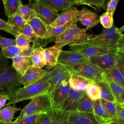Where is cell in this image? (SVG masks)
Instances as JSON below:
<instances>
[{
  "instance_id": "obj_40",
  "label": "cell",
  "mask_w": 124,
  "mask_h": 124,
  "mask_svg": "<svg viewBox=\"0 0 124 124\" xmlns=\"http://www.w3.org/2000/svg\"><path fill=\"white\" fill-rule=\"evenodd\" d=\"M115 66L124 76V50H118L116 52Z\"/></svg>"
},
{
  "instance_id": "obj_26",
  "label": "cell",
  "mask_w": 124,
  "mask_h": 124,
  "mask_svg": "<svg viewBox=\"0 0 124 124\" xmlns=\"http://www.w3.org/2000/svg\"><path fill=\"white\" fill-rule=\"evenodd\" d=\"M7 23L12 30L13 35L16 37L20 33V31L26 23V21L21 16L16 14L8 17Z\"/></svg>"
},
{
  "instance_id": "obj_16",
  "label": "cell",
  "mask_w": 124,
  "mask_h": 124,
  "mask_svg": "<svg viewBox=\"0 0 124 124\" xmlns=\"http://www.w3.org/2000/svg\"><path fill=\"white\" fill-rule=\"evenodd\" d=\"M85 91H76L70 88L69 94L64 102L61 111L62 112H71L77 110L78 102Z\"/></svg>"
},
{
  "instance_id": "obj_27",
  "label": "cell",
  "mask_w": 124,
  "mask_h": 124,
  "mask_svg": "<svg viewBox=\"0 0 124 124\" xmlns=\"http://www.w3.org/2000/svg\"><path fill=\"white\" fill-rule=\"evenodd\" d=\"M43 49L41 46L33 48L30 57L31 64L41 68L46 65L43 54Z\"/></svg>"
},
{
  "instance_id": "obj_20",
  "label": "cell",
  "mask_w": 124,
  "mask_h": 124,
  "mask_svg": "<svg viewBox=\"0 0 124 124\" xmlns=\"http://www.w3.org/2000/svg\"><path fill=\"white\" fill-rule=\"evenodd\" d=\"M78 21V17H76L64 25L58 26L52 28L48 25V30L45 36V39H47L49 43L52 41L54 42L55 39L57 36L62 34L70 28L77 25Z\"/></svg>"
},
{
  "instance_id": "obj_10",
  "label": "cell",
  "mask_w": 124,
  "mask_h": 124,
  "mask_svg": "<svg viewBox=\"0 0 124 124\" xmlns=\"http://www.w3.org/2000/svg\"><path fill=\"white\" fill-rule=\"evenodd\" d=\"M50 73L49 89L48 93H50L62 81L69 79L72 73L66 66L58 62L54 66L48 68Z\"/></svg>"
},
{
  "instance_id": "obj_38",
  "label": "cell",
  "mask_w": 124,
  "mask_h": 124,
  "mask_svg": "<svg viewBox=\"0 0 124 124\" xmlns=\"http://www.w3.org/2000/svg\"><path fill=\"white\" fill-rule=\"evenodd\" d=\"M87 95L93 100L100 99L99 89L96 83H90L85 90Z\"/></svg>"
},
{
  "instance_id": "obj_48",
  "label": "cell",
  "mask_w": 124,
  "mask_h": 124,
  "mask_svg": "<svg viewBox=\"0 0 124 124\" xmlns=\"http://www.w3.org/2000/svg\"><path fill=\"white\" fill-rule=\"evenodd\" d=\"M10 98L6 95L0 94V109L2 108L6 104V101L9 100Z\"/></svg>"
},
{
  "instance_id": "obj_6",
  "label": "cell",
  "mask_w": 124,
  "mask_h": 124,
  "mask_svg": "<svg viewBox=\"0 0 124 124\" xmlns=\"http://www.w3.org/2000/svg\"><path fill=\"white\" fill-rule=\"evenodd\" d=\"M66 67L70 70L72 74L79 75L92 82L96 84L103 81L104 71L92 64L89 59L86 62Z\"/></svg>"
},
{
  "instance_id": "obj_31",
  "label": "cell",
  "mask_w": 124,
  "mask_h": 124,
  "mask_svg": "<svg viewBox=\"0 0 124 124\" xmlns=\"http://www.w3.org/2000/svg\"><path fill=\"white\" fill-rule=\"evenodd\" d=\"M99 89L100 99L108 101L115 102V99L107 83L103 80L102 82L96 83Z\"/></svg>"
},
{
  "instance_id": "obj_41",
  "label": "cell",
  "mask_w": 124,
  "mask_h": 124,
  "mask_svg": "<svg viewBox=\"0 0 124 124\" xmlns=\"http://www.w3.org/2000/svg\"><path fill=\"white\" fill-rule=\"evenodd\" d=\"M16 44L17 46L21 48L29 47L30 45V40L23 33H20L16 37Z\"/></svg>"
},
{
  "instance_id": "obj_50",
  "label": "cell",
  "mask_w": 124,
  "mask_h": 124,
  "mask_svg": "<svg viewBox=\"0 0 124 124\" xmlns=\"http://www.w3.org/2000/svg\"><path fill=\"white\" fill-rule=\"evenodd\" d=\"M35 0H28V1L30 2V3H31L32 1H35Z\"/></svg>"
},
{
  "instance_id": "obj_33",
  "label": "cell",
  "mask_w": 124,
  "mask_h": 124,
  "mask_svg": "<svg viewBox=\"0 0 124 124\" xmlns=\"http://www.w3.org/2000/svg\"><path fill=\"white\" fill-rule=\"evenodd\" d=\"M47 113L51 118V124H67V118L69 113L56 111L52 109L50 110Z\"/></svg>"
},
{
  "instance_id": "obj_51",
  "label": "cell",
  "mask_w": 124,
  "mask_h": 124,
  "mask_svg": "<svg viewBox=\"0 0 124 124\" xmlns=\"http://www.w3.org/2000/svg\"><path fill=\"white\" fill-rule=\"evenodd\" d=\"M2 0V1H3V3H4V2H5V0Z\"/></svg>"
},
{
  "instance_id": "obj_18",
  "label": "cell",
  "mask_w": 124,
  "mask_h": 124,
  "mask_svg": "<svg viewBox=\"0 0 124 124\" xmlns=\"http://www.w3.org/2000/svg\"><path fill=\"white\" fill-rule=\"evenodd\" d=\"M62 47L55 44L53 46L43 49V52L46 64V69L51 68L56 65Z\"/></svg>"
},
{
  "instance_id": "obj_37",
  "label": "cell",
  "mask_w": 124,
  "mask_h": 124,
  "mask_svg": "<svg viewBox=\"0 0 124 124\" xmlns=\"http://www.w3.org/2000/svg\"><path fill=\"white\" fill-rule=\"evenodd\" d=\"M104 72L107 76L113 81L124 87V76L122 75L119 70L115 66Z\"/></svg>"
},
{
  "instance_id": "obj_25",
  "label": "cell",
  "mask_w": 124,
  "mask_h": 124,
  "mask_svg": "<svg viewBox=\"0 0 124 124\" xmlns=\"http://www.w3.org/2000/svg\"><path fill=\"white\" fill-rule=\"evenodd\" d=\"M71 89L78 91H85L88 85L92 82L77 74H72L68 79Z\"/></svg>"
},
{
  "instance_id": "obj_23",
  "label": "cell",
  "mask_w": 124,
  "mask_h": 124,
  "mask_svg": "<svg viewBox=\"0 0 124 124\" xmlns=\"http://www.w3.org/2000/svg\"><path fill=\"white\" fill-rule=\"evenodd\" d=\"M26 22L31 27L35 33L40 38L45 39L48 25L36 16L29 18Z\"/></svg>"
},
{
  "instance_id": "obj_30",
  "label": "cell",
  "mask_w": 124,
  "mask_h": 124,
  "mask_svg": "<svg viewBox=\"0 0 124 124\" xmlns=\"http://www.w3.org/2000/svg\"><path fill=\"white\" fill-rule=\"evenodd\" d=\"M3 4L5 13L8 17L16 15L22 4L21 0H6Z\"/></svg>"
},
{
  "instance_id": "obj_28",
  "label": "cell",
  "mask_w": 124,
  "mask_h": 124,
  "mask_svg": "<svg viewBox=\"0 0 124 124\" xmlns=\"http://www.w3.org/2000/svg\"><path fill=\"white\" fill-rule=\"evenodd\" d=\"M79 112L93 113V101L85 92L80 98L77 105V110Z\"/></svg>"
},
{
  "instance_id": "obj_19",
  "label": "cell",
  "mask_w": 124,
  "mask_h": 124,
  "mask_svg": "<svg viewBox=\"0 0 124 124\" xmlns=\"http://www.w3.org/2000/svg\"><path fill=\"white\" fill-rule=\"evenodd\" d=\"M79 10L76 7L71 6L59 14L57 18L49 26L51 27H55L58 26L64 25L67 22L77 17Z\"/></svg>"
},
{
  "instance_id": "obj_24",
  "label": "cell",
  "mask_w": 124,
  "mask_h": 124,
  "mask_svg": "<svg viewBox=\"0 0 124 124\" xmlns=\"http://www.w3.org/2000/svg\"><path fill=\"white\" fill-rule=\"evenodd\" d=\"M12 59V65L19 75L23 74L28 67L31 64L30 57L23 55L16 56Z\"/></svg>"
},
{
  "instance_id": "obj_46",
  "label": "cell",
  "mask_w": 124,
  "mask_h": 124,
  "mask_svg": "<svg viewBox=\"0 0 124 124\" xmlns=\"http://www.w3.org/2000/svg\"><path fill=\"white\" fill-rule=\"evenodd\" d=\"M119 0H109L107 4V12L113 15Z\"/></svg>"
},
{
  "instance_id": "obj_29",
  "label": "cell",
  "mask_w": 124,
  "mask_h": 124,
  "mask_svg": "<svg viewBox=\"0 0 124 124\" xmlns=\"http://www.w3.org/2000/svg\"><path fill=\"white\" fill-rule=\"evenodd\" d=\"M20 108H17L15 105L6 106L0 109V121L12 123L15 114L18 111L21 110Z\"/></svg>"
},
{
  "instance_id": "obj_52",
  "label": "cell",
  "mask_w": 124,
  "mask_h": 124,
  "mask_svg": "<svg viewBox=\"0 0 124 124\" xmlns=\"http://www.w3.org/2000/svg\"><path fill=\"white\" fill-rule=\"evenodd\" d=\"M77 0V2H78V0Z\"/></svg>"
},
{
  "instance_id": "obj_8",
  "label": "cell",
  "mask_w": 124,
  "mask_h": 124,
  "mask_svg": "<svg viewBox=\"0 0 124 124\" xmlns=\"http://www.w3.org/2000/svg\"><path fill=\"white\" fill-rule=\"evenodd\" d=\"M69 48L70 50L78 53L88 59L104 54L109 51H117L108 48L96 46L85 42L78 45L70 46Z\"/></svg>"
},
{
  "instance_id": "obj_47",
  "label": "cell",
  "mask_w": 124,
  "mask_h": 124,
  "mask_svg": "<svg viewBox=\"0 0 124 124\" xmlns=\"http://www.w3.org/2000/svg\"><path fill=\"white\" fill-rule=\"evenodd\" d=\"M0 30L13 34L12 30L7 22L0 18Z\"/></svg>"
},
{
  "instance_id": "obj_22",
  "label": "cell",
  "mask_w": 124,
  "mask_h": 124,
  "mask_svg": "<svg viewBox=\"0 0 124 124\" xmlns=\"http://www.w3.org/2000/svg\"><path fill=\"white\" fill-rule=\"evenodd\" d=\"M33 49V47L31 46L27 47L21 48L16 45H12L1 48V52L7 58L12 59L20 55L30 57Z\"/></svg>"
},
{
  "instance_id": "obj_44",
  "label": "cell",
  "mask_w": 124,
  "mask_h": 124,
  "mask_svg": "<svg viewBox=\"0 0 124 124\" xmlns=\"http://www.w3.org/2000/svg\"><path fill=\"white\" fill-rule=\"evenodd\" d=\"M35 124H51V119L47 113H41L38 115Z\"/></svg>"
},
{
  "instance_id": "obj_45",
  "label": "cell",
  "mask_w": 124,
  "mask_h": 124,
  "mask_svg": "<svg viewBox=\"0 0 124 124\" xmlns=\"http://www.w3.org/2000/svg\"><path fill=\"white\" fill-rule=\"evenodd\" d=\"M12 45H16L15 39L3 37L0 35V48Z\"/></svg>"
},
{
  "instance_id": "obj_5",
  "label": "cell",
  "mask_w": 124,
  "mask_h": 124,
  "mask_svg": "<svg viewBox=\"0 0 124 124\" xmlns=\"http://www.w3.org/2000/svg\"><path fill=\"white\" fill-rule=\"evenodd\" d=\"M31 100L22 109L16 120H20L28 115L47 112L52 109L50 96L48 93L37 96Z\"/></svg>"
},
{
  "instance_id": "obj_11",
  "label": "cell",
  "mask_w": 124,
  "mask_h": 124,
  "mask_svg": "<svg viewBox=\"0 0 124 124\" xmlns=\"http://www.w3.org/2000/svg\"><path fill=\"white\" fill-rule=\"evenodd\" d=\"M46 73V69L31 64L28 67L23 74L19 76L18 81L23 87H25L36 82Z\"/></svg>"
},
{
  "instance_id": "obj_15",
  "label": "cell",
  "mask_w": 124,
  "mask_h": 124,
  "mask_svg": "<svg viewBox=\"0 0 124 124\" xmlns=\"http://www.w3.org/2000/svg\"><path fill=\"white\" fill-rule=\"evenodd\" d=\"M36 16L41 19L47 25H49L58 16V12L56 10L43 5L32 3Z\"/></svg>"
},
{
  "instance_id": "obj_21",
  "label": "cell",
  "mask_w": 124,
  "mask_h": 124,
  "mask_svg": "<svg viewBox=\"0 0 124 124\" xmlns=\"http://www.w3.org/2000/svg\"><path fill=\"white\" fill-rule=\"evenodd\" d=\"M103 80L105 81L108 84L114 96L115 102L124 105V87L107 76L105 72Z\"/></svg>"
},
{
  "instance_id": "obj_14",
  "label": "cell",
  "mask_w": 124,
  "mask_h": 124,
  "mask_svg": "<svg viewBox=\"0 0 124 124\" xmlns=\"http://www.w3.org/2000/svg\"><path fill=\"white\" fill-rule=\"evenodd\" d=\"M78 20L88 31L96 26L99 23V16L94 12L84 7L79 11L78 15Z\"/></svg>"
},
{
  "instance_id": "obj_3",
  "label": "cell",
  "mask_w": 124,
  "mask_h": 124,
  "mask_svg": "<svg viewBox=\"0 0 124 124\" xmlns=\"http://www.w3.org/2000/svg\"><path fill=\"white\" fill-rule=\"evenodd\" d=\"M46 73L36 82L20 88L9 100L5 105L9 106L26 100L31 99L35 97L48 92L50 84V73L48 69H45Z\"/></svg>"
},
{
  "instance_id": "obj_49",
  "label": "cell",
  "mask_w": 124,
  "mask_h": 124,
  "mask_svg": "<svg viewBox=\"0 0 124 124\" xmlns=\"http://www.w3.org/2000/svg\"><path fill=\"white\" fill-rule=\"evenodd\" d=\"M12 123H4V122L0 121V124H12Z\"/></svg>"
},
{
  "instance_id": "obj_35",
  "label": "cell",
  "mask_w": 124,
  "mask_h": 124,
  "mask_svg": "<svg viewBox=\"0 0 124 124\" xmlns=\"http://www.w3.org/2000/svg\"><path fill=\"white\" fill-rule=\"evenodd\" d=\"M109 0H79L76 5H89L95 10H101L105 9Z\"/></svg>"
},
{
  "instance_id": "obj_34",
  "label": "cell",
  "mask_w": 124,
  "mask_h": 124,
  "mask_svg": "<svg viewBox=\"0 0 124 124\" xmlns=\"http://www.w3.org/2000/svg\"><path fill=\"white\" fill-rule=\"evenodd\" d=\"M108 124H124V105L116 103L115 115L111 117Z\"/></svg>"
},
{
  "instance_id": "obj_13",
  "label": "cell",
  "mask_w": 124,
  "mask_h": 124,
  "mask_svg": "<svg viewBox=\"0 0 124 124\" xmlns=\"http://www.w3.org/2000/svg\"><path fill=\"white\" fill-rule=\"evenodd\" d=\"M116 52L109 51L104 54L89 59L92 64L105 72L115 66Z\"/></svg>"
},
{
  "instance_id": "obj_32",
  "label": "cell",
  "mask_w": 124,
  "mask_h": 124,
  "mask_svg": "<svg viewBox=\"0 0 124 124\" xmlns=\"http://www.w3.org/2000/svg\"><path fill=\"white\" fill-rule=\"evenodd\" d=\"M93 110L95 115L106 120L108 122L111 118L100 99L93 101Z\"/></svg>"
},
{
  "instance_id": "obj_7",
  "label": "cell",
  "mask_w": 124,
  "mask_h": 124,
  "mask_svg": "<svg viewBox=\"0 0 124 124\" xmlns=\"http://www.w3.org/2000/svg\"><path fill=\"white\" fill-rule=\"evenodd\" d=\"M68 79L62 81L49 93L52 109L54 111H61L62 106L69 94L70 87Z\"/></svg>"
},
{
  "instance_id": "obj_36",
  "label": "cell",
  "mask_w": 124,
  "mask_h": 124,
  "mask_svg": "<svg viewBox=\"0 0 124 124\" xmlns=\"http://www.w3.org/2000/svg\"><path fill=\"white\" fill-rule=\"evenodd\" d=\"M17 14L21 16L26 21L32 16H36L32 2L27 4H22Z\"/></svg>"
},
{
  "instance_id": "obj_12",
  "label": "cell",
  "mask_w": 124,
  "mask_h": 124,
  "mask_svg": "<svg viewBox=\"0 0 124 124\" xmlns=\"http://www.w3.org/2000/svg\"><path fill=\"white\" fill-rule=\"evenodd\" d=\"M89 59L72 50H62L59 56L58 62L66 66H72L86 62Z\"/></svg>"
},
{
  "instance_id": "obj_1",
  "label": "cell",
  "mask_w": 124,
  "mask_h": 124,
  "mask_svg": "<svg viewBox=\"0 0 124 124\" xmlns=\"http://www.w3.org/2000/svg\"><path fill=\"white\" fill-rule=\"evenodd\" d=\"M124 26L117 28L113 25L110 28H104L97 35H93L85 42L108 48L114 50H124Z\"/></svg>"
},
{
  "instance_id": "obj_43",
  "label": "cell",
  "mask_w": 124,
  "mask_h": 124,
  "mask_svg": "<svg viewBox=\"0 0 124 124\" xmlns=\"http://www.w3.org/2000/svg\"><path fill=\"white\" fill-rule=\"evenodd\" d=\"M39 114L28 115L18 120L13 122L12 124H35Z\"/></svg>"
},
{
  "instance_id": "obj_42",
  "label": "cell",
  "mask_w": 124,
  "mask_h": 124,
  "mask_svg": "<svg viewBox=\"0 0 124 124\" xmlns=\"http://www.w3.org/2000/svg\"><path fill=\"white\" fill-rule=\"evenodd\" d=\"M103 105L110 116H113L116 112V103L111 101H108L103 99H100Z\"/></svg>"
},
{
  "instance_id": "obj_17",
  "label": "cell",
  "mask_w": 124,
  "mask_h": 124,
  "mask_svg": "<svg viewBox=\"0 0 124 124\" xmlns=\"http://www.w3.org/2000/svg\"><path fill=\"white\" fill-rule=\"evenodd\" d=\"M34 3H38L59 11L64 10L77 3V0H35Z\"/></svg>"
},
{
  "instance_id": "obj_4",
  "label": "cell",
  "mask_w": 124,
  "mask_h": 124,
  "mask_svg": "<svg viewBox=\"0 0 124 124\" xmlns=\"http://www.w3.org/2000/svg\"><path fill=\"white\" fill-rule=\"evenodd\" d=\"M93 35L88 34L85 29L79 28L76 25L57 36L54 42L56 45L62 47L66 45H76L86 41Z\"/></svg>"
},
{
  "instance_id": "obj_39",
  "label": "cell",
  "mask_w": 124,
  "mask_h": 124,
  "mask_svg": "<svg viewBox=\"0 0 124 124\" xmlns=\"http://www.w3.org/2000/svg\"><path fill=\"white\" fill-rule=\"evenodd\" d=\"M113 15L106 12L99 16V23H101L104 28H110L113 25Z\"/></svg>"
},
{
  "instance_id": "obj_2",
  "label": "cell",
  "mask_w": 124,
  "mask_h": 124,
  "mask_svg": "<svg viewBox=\"0 0 124 124\" xmlns=\"http://www.w3.org/2000/svg\"><path fill=\"white\" fill-rule=\"evenodd\" d=\"M19 75L8 58L0 52V94L6 95L10 99L22 87L18 82Z\"/></svg>"
},
{
  "instance_id": "obj_9",
  "label": "cell",
  "mask_w": 124,
  "mask_h": 124,
  "mask_svg": "<svg viewBox=\"0 0 124 124\" xmlns=\"http://www.w3.org/2000/svg\"><path fill=\"white\" fill-rule=\"evenodd\" d=\"M67 124H108V121L93 113L72 111L68 113Z\"/></svg>"
}]
</instances>
